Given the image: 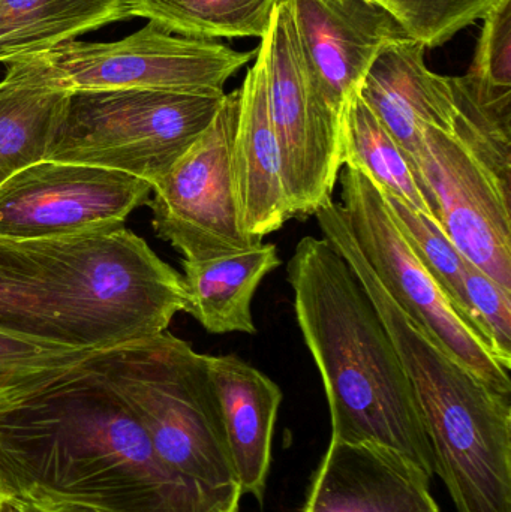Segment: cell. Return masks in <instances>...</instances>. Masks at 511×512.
Segmentation results:
<instances>
[{
    "label": "cell",
    "mask_w": 511,
    "mask_h": 512,
    "mask_svg": "<svg viewBox=\"0 0 511 512\" xmlns=\"http://www.w3.org/2000/svg\"><path fill=\"white\" fill-rule=\"evenodd\" d=\"M372 2H377V0H372Z\"/></svg>",
    "instance_id": "f546056e"
},
{
    "label": "cell",
    "mask_w": 511,
    "mask_h": 512,
    "mask_svg": "<svg viewBox=\"0 0 511 512\" xmlns=\"http://www.w3.org/2000/svg\"><path fill=\"white\" fill-rule=\"evenodd\" d=\"M152 185L120 171L42 159L0 185V239L41 240L125 227Z\"/></svg>",
    "instance_id": "7c38bea8"
},
{
    "label": "cell",
    "mask_w": 511,
    "mask_h": 512,
    "mask_svg": "<svg viewBox=\"0 0 511 512\" xmlns=\"http://www.w3.org/2000/svg\"><path fill=\"white\" fill-rule=\"evenodd\" d=\"M383 197L392 213L393 221L419 256L420 261L425 264L443 291L449 295L461 315L488 340L485 331L477 321L465 289V264L468 259L459 252L446 233L438 227L437 222L432 221L429 216L417 212L398 197L386 194H383Z\"/></svg>",
    "instance_id": "cb8c5ba5"
},
{
    "label": "cell",
    "mask_w": 511,
    "mask_h": 512,
    "mask_svg": "<svg viewBox=\"0 0 511 512\" xmlns=\"http://www.w3.org/2000/svg\"><path fill=\"white\" fill-rule=\"evenodd\" d=\"M279 265L276 246L264 243L240 254L183 259L185 312L212 334H255L252 298L264 277Z\"/></svg>",
    "instance_id": "ac0fdd59"
},
{
    "label": "cell",
    "mask_w": 511,
    "mask_h": 512,
    "mask_svg": "<svg viewBox=\"0 0 511 512\" xmlns=\"http://www.w3.org/2000/svg\"><path fill=\"white\" fill-rule=\"evenodd\" d=\"M450 87L452 131L423 129L411 170L450 242L511 291V87L471 74Z\"/></svg>",
    "instance_id": "277c9868"
},
{
    "label": "cell",
    "mask_w": 511,
    "mask_h": 512,
    "mask_svg": "<svg viewBox=\"0 0 511 512\" xmlns=\"http://www.w3.org/2000/svg\"><path fill=\"white\" fill-rule=\"evenodd\" d=\"M65 96L42 78L32 60L6 65L0 81V185L45 159Z\"/></svg>",
    "instance_id": "d6986e66"
},
{
    "label": "cell",
    "mask_w": 511,
    "mask_h": 512,
    "mask_svg": "<svg viewBox=\"0 0 511 512\" xmlns=\"http://www.w3.org/2000/svg\"><path fill=\"white\" fill-rule=\"evenodd\" d=\"M96 354L99 352L48 345L0 330V406L48 387Z\"/></svg>",
    "instance_id": "603a6c76"
},
{
    "label": "cell",
    "mask_w": 511,
    "mask_h": 512,
    "mask_svg": "<svg viewBox=\"0 0 511 512\" xmlns=\"http://www.w3.org/2000/svg\"><path fill=\"white\" fill-rule=\"evenodd\" d=\"M224 95L66 92L45 159L120 171L156 185L221 110Z\"/></svg>",
    "instance_id": "52a82bcc"
},
{
    "label": "cell",
    "mask_w": 511,
    "mask_h": 512,
    "mask_svg": "<svg viewBox=\"0 0 511 512\" xmlns=\"http://www.w3.org/2000/svg\"><path fill=\"white\" fill-rule=\"evenodd\" d=\"M434 456L458 512H511V402L410 316L387 319Z\"/></svg>",
    "instance_id": "8992f818"
},
{
    "label": "cell",
    "mask_w": 511,
    "mask_h": 512,
    "mask_svg": "<svg viewBox=\"0 0 511 512\" xmlns=\"http://www.w3.org/2000/svg\"><path fill=\"white\" fill-rule=\"evenodd\" d=\"M255 51H236L212 39L174 35L159 24L113 42L68 41L26 57L54 89L159 90L224 95V87Z\"/></svg>",
    "instance_id": "ba28073f"
},
{
    "label": "cell",
    "mask_w": 511,
    "mask_h": 512,
    "mask_svg": "<svg viewBox=\"0 0 511 512\" xmlns=\"http://www.w3.org/2000/svg\"><path fill=\"white\" fill-rule=\"evenodd\" d=\"M6 499H8V496H6L5 492H3L2 483H0V512L5 510Z\"/></svg>",
    "instance_id": "f1b7e54d"
},
{
    "label": "cell",
    "mask_w": 511,
    "mask_h": 512,
    "mask_svg": "<svg viewBox=\"0 0 511 512\" xmlns=\"http://www.w3.org/2000/svg\"><path fill=\"white\" fill-rule=\"evenodd\" d=\"M297 324L323 379L332 438L386 448L434 478L416 396L356 274L326 239L303 237L287 264Z\"/></svg>",
    "instance_id": "3957f363"
},
{
    "label": "cell",
    "mask_w": 511,
    "mask_h": 512,
    "mask_svg": "<svg viewBox=\"0 0 511 512\" xmlns=\"http://www.w3.org/2000/svg\"><path fill=\"white\" fill-rule=\"evenodd\" d=\"M431 481L386 448L330 439L300 512H441Z\"/></svg>",
    "instance_id": "5bb4252c"
},
{
    "label": "cell",
    "mask_w": 511,
    "mask_h": 512,
    "mask_svg": "<svg viewBox=\"0 0 511 512\" xmlns=\"http://www.w3.org/2000/svg\"><path fill=\"white\" fill-rule=\"evenodd\" d=\"M396 18L408 38L440 47L485 17L498 0H377Z\"/></svg>",
    "instance_id": "d4e9b609"
},
{
    "label": "cell",
    "mask_w": 511,
    "mask_h": 512,
    "mask_svg": "<svg viewBox=\"0 0 511 512\" xmlns=\"http://www.w3.org/2000/svg\"><path fill=\"white\" fill-rule=\"evenodd\" d=\"M281 0H126L129 18H147L189 38H263Z\"/></svg>",
    "instance_id": "7402d4cb"
},
{
    "label": "cell",
    "mask_w": 511,
    "mask_h": 512,
    "mask_svg": "<svg viewBox=\"0 0 511 512\" xmlns=\"http://www.w3.org/2000/svg\"><path fill=\"white\" fill-rule=\"evenodd\" d=\"M90 361L0 406L5 495L101 512H216L158 459L134 412Z\"/></svg>",
    "instance_id": "6da1fadb"
},
{
    "label": "cell",
    "mask_w": 511,
    "mask_h": 512,
    "mask_svg": "<svg viewBox=\"0 0 511 512\" xmlns=\"http://www.w3.org/2000/svg\"><path fill=\"white\" fill-rule=\"evenodd\" d=\"M233 176L243 233L263 245L264 237L291 219L278 141L270 119L266 65L258 51L240 87V110L233 146Z\"/></svg>",
    "instance_id": "2e32d148"
},
{
    "label": "cell",
    "mask_w": 511,
    "mask_h": 512,
    "mask_svg": "<svg viewBox=\"0 0 511 512\" xmlns=\"http://www.w3.org/2000/svg\"><path fill=\"white\" fill-rule=\"evenodd\" d=\"M182 276L125 227L0 239V330L102 352L167 330L185 312Z\"/></svg>",
    "instance_id": "7a4b0ae2"
},
{
    "label": "cell",
    "mask_w": 511,
    "mask_h": 512,
    "mask_svg": "<svg viewBox=\"0 0 511 512\" xmlns=\"http://www.w3.org/2000/svg\"><path fill=\"white\" fill-rule=\"evenodd\" d=\"M341 149L345 167L357 168L383 194L398 197L431 218L410 162L359 92L350 99L342 116Z\"/></svg>",
    "instance_id": "44dd1931"
},
{
    "label": "cell",
    "mask_w": 511,
    "mask_h": 512,
    "mask_svg": "<svg viewBox=\"0 0 511 512\" xmlns=\"http://www.w3.org/2000/svg\"><path fill=\"white\" fill-rule=\"evenodd\" d=\"M468 74L497 87H511V0H498L483 17L482 33Z\"/></svg>",
    "instance_id": "4316f807"
},
{
    "label": "cell",
    "mask_w": 511,
    "mask_h": 512,
    "mask_svg": "<svg viewBox=\"0 0 511 512\" xmlns=\"http://www.w3.org/2000/svg\"><path fill=\"white\" fill-rule=\"evenodd\" d=\"M206 358L240 489L263 502L284 394L269 376L237 355Z\"/></svg>",
    "instance_id": "e0dca14e"
},
{
    "label": "cell",
    "mask_w": 511,
    "mask_h": 512,
    "mask_svg": "<svg viewBox=\"0 0 511 512\" xmlns=\"http://www.w3.org/2000/svg\"><path fill=\"white\" fill-rule=\"evenodd\" d=\"M425 45L411 38L387 44L363 78L359 95L395 138L408 162L422 143V131H452L455 119L450 77L425 63Z\"/></svg>",
    "instance_id": "9a60e30c"
},
{
    "label": "cell",
    "mask_w": 511,
    "mask_h": 512,
    "mask_svg": "<svg viewBox=\"0 0 511 512\" xmlns=\"http://www.w3.org/2000/svg\"><path fill=\"white\" fill-rule=\"evenodd\" d=\"M465 289L480 327L504 369L511 370V291L477 265L465 264Z\"/></svg>",
    "instance_id": "484cf974"
},
{
    "label": "cell",
    "mask_w": 511,
    "mask_h": 512,
    "mask_svg": "<svg viewBox=\"0 0 511 512\" xmlns=\"http://www.w3.org/2000/svg\"><path fill=\"white\" fill-rule=\"evenodd\" d=\"M126 18V0H0V63L53 50Z\"/></svg>",
    "instance_id": "ffe728a7"
},
{
    "label": "cell",
    "mask_w": 511,
    "mask_h": 512,
    "mask_svg": "<svg viewBox=\"0 0 511 512\" xmlns=\"http://www.w3.org/2000/svg\"><path fill=\"white\" fill-rule=\"evenodd\" d=\"M258 51L291 218L305 219L333 198L341 174V126L306 60L288 0H281Z\"/></svg>",
    "instance_id": "30bf717a"
},
{
    "label": "cell",
    "mask_w": 511,
    "mask_h": 512,
    "mask_svg": "<svg viewBox=\"0 0 511 512\" xmlns=\"http://www.w3.org/2000/svg\"><path fill=\"white\" fill-rule=\"evenodd\" d=\"M240 89L225 93L209 128L153 185V230L188 261L257 248L242 230L233 176Z\"/></svg>",
    "instance_id": "8fae6325"
},
{
    "label": "cell",
    "mask_w": 511,
    "mask_h": 512,
    "mask_svg": "<svg viewBox=\"0 0 511 512\" xmlns=\"http://www.w3.org/2000/svg\"><path fill=\"white\" fill-rule=\"evenodd\" d=\"M90 366L125 400L173 474L216 512H239L243 493L206 355L165 330L99 352Z\"/></svg>",
    "instance_id": "5b68a950"
},
{
    "label": "cell",
    "mask_w": 511,
    "mask_h": 512,
    "mask_svg": "<svg viewBox=\"0 0 511 512\" xmlns=\"http://www.w3.org/2000/svg\"><path fill=\"white\" fill-rule=\"evenodd\" d=\"M306 60L327 105L342 123L380 51L407 38L396 18L372 0H288Z\"/></svg>",
    "instance_id": "4fadbf2b"
},
{
    "label": "cell",
    "mask_w": 511,
    "mask_h": 512,
    "mask_svg": "<svg viewBox=\"0 0 511 512\" xmlns=\"http://www.w3.org/2000/svg\"><path fill=\"white\" fill-rule=\"evenodd\" d=\"M3 512H101L47 498H8Z\"/></svg>",
    "instance_id": "83f0119b"
},
{
    "label": "cell",
    "mask_w": 511,
    "mask_h": 512,
    "mask_svg": "<svg viewBox=\"0 0 511 512\" xmlns=\"http://www.w3.org/2000/svg\"><path fill=\"white\" fill-rule=\"evenodd\" d=\"M341 186L339 204L351 234L396 304L492 390L511 397L509 370L402 236L377 185L357 168L345 167Z\"/></svg>",
    "instance_id": "9c48e42d"
}]
</instances>
